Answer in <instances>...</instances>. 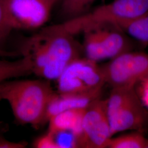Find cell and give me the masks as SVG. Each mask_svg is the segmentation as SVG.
Here are the masks:
<instances>
[{
    "label": "cell",
    "instance_id": "cell-1",
    "mask_svg": "<svg viewBox=\"0 0 148 148\" xmlns=\"http://www.w3.org/2000/svg\"><path fill=\"white\" fill-rule=\"evenodd\" d=\"M22 56L32 62V73L44 79L57 80L67 66L81 57L82 46L61 24L43 28L29 38Z\"/></svg>",
    "mask_w": 148,
    "mask_h": 148
},
{
    "label": "cell",
    "instance_id": "cell-2",
    "mask_svg": "<svg viewBox=\"0 0 148 148\" xmlns=\"http://www.w3.org/2000/svg\"><path fill=\"white\" fill-rule=\"evenodd\" d=\"M56 94L47 79L3 82L1 100L9 103L17 121L38 128L47 122L48 106Z\"/></svg>",
    "mask_w": 148,
    "mask_h": 148
},
{
    "label": "cell",
    "instance_id": "cell-3",
    "mask_svg": "<svg viewBox=\"0 0 148 148\" xmlns=\"http://www.w3.org/2000/svg\"><path fill=\"white\" fill-rule=\"evenodd\" d=\"M111 136L127 130L142 132L148 126V111L135 87L112 88L107 99Z\"/></svg>",
    "mask_w": 148,
    "mask_h": 148
},
{
    "label": "cell",
    "instance_id": "cell-4",
    "mask_svg": "<svg viewBox=\"0 0 148 148\" xmlns=\"http://www.w3.org/2000/svg\"><path fill=\"white\" fill-rule=\"evenodd\" d=\"M82 45L85 57L98 62L133 51L131 37L116 24L104 23L85 29Z\"/></svg>",
    "mask_w": 148,
    "mask_h": 148
},
{
    "label": "cell",
    "instance_id": "cell-5",
    "mask_svg": "<svg viewBox=\"0 0 148 148\" xmlns=\"http://www.w3.org/2000/svg\"><path fill=\"white\" fill-rule=\"evenodd\" d=\"M148 12V0H114L61 24L65 30L75 35L96 24H116L137 18Z\"/></svg>",
    "mask_w": 148,
    "mask_h": 148
},
{
    "label": "cell",
    "instance_id": "cell-6",
    "mask_svg": "<svg viewBox=\"0 0 148 148\" xmlns=\"http://www.w3.org/2000/svg\"><path fill=\"white\" fill-rule=\"evenodd\" d=\"M57 81L61 95L101 92L106 84L101 66L86 57L74 60Z\"/></svg>",
    "mask_w": 148,
    "mask_h": 148
},
{
    "label": "cell",
    "instance_id": "cell-7",
    "mask_svg": "<svg viewBox=\"0 0 148 148\" xmlns=\"http://www.w3.org/2000/svg\"><path fill=\"white\" fill-rule=\"evenodd\" d=\"M101 69L106 84L112 88L135 87L148 77V54L129 51L111 59Z\"/></svg>",
    "mask_w": 148,
    "mask_h": 148
},
{
    "label": "cell",
    "instance_id": "cell-8",
    "mask_svg": "<svg viewBox=\"0 0 148 148\" xmlns=\"http://www.w3.org/2000/svg\"><path fill=\"white\" fill-rule=\"evenodd\" d=\"M112 137L107 113V99L94 101L85 111L79 148H108Z\"/></svg>",
    "mask_w": 148,
    "mask_h": 148
},
{
    "label": "cell",
    "instance_id": "cell-9",
    "mask_svg": "<svg viewBox=\"0 0 148 148\" xmlns=\"http://www.w3.org/2000/svg\"><path fill=\"white\" fill-rule=\"evenodd\" d=\"M60 0H10L9 7L18 29H37L48 21Z\"/></svg>",
    "mask_w": 148,
    "mask_h": 148
},
{
    "label": "cell",
    "instance_id": "cell-10",
    "mask_svg": "<svg viewBox=\"0 0 148 148\" xmlns=\"http://www.w3.org/2000/svg\"><path fill=\"white\" fill-rule=\"evenodd\" d=\"M101 91L68 95L57 93L48 106L46 122L62 111L88 108L94 101L101 98Z\"/></svg>",
    "mask_w": 148,
    "mask_h": 148
},
{
    "label": "cell",
    "instance_id": "cell-11",
    "mask_svg": "<svg viewBox=\"0 0 148 148\" xmlns=\"http://www.w3.org/2000/svg\"><path fill=\"white\" fill-rule=\"evenodd\" d=\"M86 109H76L62 111L52 117L48 121V132L54 133L71 131L76 135L79 142L82 133V121Z\"/></svg>",
    "mask_w": 148,
    "mask_h": 148
},
{
    "label": "cell",
    "instance_id": "cell-12",
    "mask_svg": "<svg viewBox=\"0 0 148 148\" xmlns=\"http://www.w3.org/2000/svg\"><path fill=\"white\" fill-rule=\"evenodd\" d=\"M32 73V62L27 56L15 61L0 59V84L6 79L27 75Z\"/></svg>",
    "mask_w": 148,
    "mask_h": 148
},
{
    "label": "cell",
    "instance_id": "cell-13",
    "mask_svg": "<svg viewBox=\"0 0 148 148\" xmlns=\"http://www.w3.org/2000/svg\"><path fill=\"white\" fill-rule=\"evenodd\" d=\"M116 24L131 38L140 42L148 43V12L137 18Z\"/></svg>",
    "mask_w": 148,
    "mask_h": 148
},
{
    "label": "cell",
    "instance_id": "cell-14",
    "mask_svg": "<svg viewBox=\"0 0 148 148\" xmlns=\"http://www.w3.org/2000/svg\"><path fill=\"white\" fill-rule=\"evenodd\" d=\"M109 148H148V140L140 132L111 138L108 145Z\"/></svg>",
    "mask_w": 148,
    "mask_h": 148
},
{
    "label": "cell",
    "instance_id": "cell-15",
    "mask_svg": "<svg viewBox=\"0 0 148 148\" xmlns=\"http://www.w3.org/2000/svg\"><path fill=\"white\" fill-rule=\"evenodd\" d=\"M61 11L66 21L82 16L90 11V7L97 0H60Z\"/></svg>",
    "mask_w": 148,
    "mask_h": 148
},
{
    "label": "cell",
    "instance_id": "cell-16",
    "mask_svg": "<svg viewBox=\"0 0 148 148\" xmlns=\"http://www.w3.org/2000/svg\"><path fill=\"white\" fill-rule=\"evenodd\" d=\"M10 0H0V48L17 26L9 7Z\"/></svg>",
    "mask_w": 148,
    "mask_h": 148
},
{
    "label": "cell",
    "instance_id": "cell-17",
    "mask_svg": "<svg viewBox=\"0 0 148 148\" xmlns=\"http://www.w3.org/2000/svg\"><path fill=\"white\" fill-rule=\"evenodd\" d=\"M52 134L58 148H79L78 138L73 132L64 131Z\"/></svg>",
    "mask_w": 148,
    "mask_h": 148
},
{
    "label": "cell",
    "instance_id": "cell-18",
    "mask_svg": "<svg viewBox=\"0 0 148 148\" xmlns=\"http://www.w3.org/2000/svg\"><path fill=\"white\" fill-rule=\"evenodd\" d=\"M34 146L38 148H58L52 133L48 132L38 138L35 142Z\"/></svg>",
    "mask_w": 148,
    "mask_h": 148
},
{
    "label": "cell",
    "instance_id": "cell-19",
    "mask_svg": "<svg viewBox=\"0 0 148 148\" xmlns=\"http://www.w3.org/2000/svg\"><path fill=\"white\" fill-rule=\"evenodd\" d=\"M139 88L136 90L138 95L144 106L148 108V77L138 83Z\"/></svg>",
    "mask_w": 148,
    "mask_h": 148
},
{
    "label": "cell",
    "instance_id": "cell-20",
    "mask_svg": "<svg viewBox=\"0 0 148 148\" xmlns=\"http://www.w3.org/2000/svg\"><path fill=\"white\" fill-rule=\"evenodd\" d=\"M21 52L15 51H7L0 48V58L16 57L21 55Z\"/></svg>",
    "mask_w": 148,
    "mask_h": 148
},
{
    "label": "cell",
    "instance_id": "cell-21",
    "mask_svg": "<svg viewBox=\"0 0 148 148\" xmlns=\"http://www.w3.org/2000/svg\"><path fill=\"white\" fill-rule=\"evenodd\" d=\"M1 90H2V83L0 84V100H1Z\"/></svg>",
    "mask_w": 148,
    "mask_h": 148
},
{
    "label": "cell",
    "instance_id": "cell-22",
    "mask_svg": "<svg viewBox=\"0 0 148 148\" xmlns=\"http://www.w3.org/2000/svg\"></svg>",
    "mask_w": 148,
    "mask_h": 148
}]
</instances>
